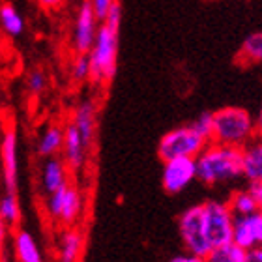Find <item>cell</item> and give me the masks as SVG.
Listing matches in <instances>:
<instances>
[{
    "instance_id": "4dcf8cb0",
    "label": "cell",
    "mask_w": 262,
    "mask_h": 262,
    "mask_svg": "<svg viewBox=\"0 0 262 262\" xmlns=\"http://www.w3.org/2000/svg\"><path fill=\"white\" fill-rule=\"evenodd\" d=\"M246 262H262V247H255L247 251Z\"/></svg>"
},
{
    "instance_id": "6da1fadb",
    "label": "cell",
    "mask_w": 262,
    "mask_h": 262,
    "mask_svg": "<svg viewBox=\"0 0 262 262\" xmlns=\"http://www.w3.org/2000/svg\"><path fill=\"white\" fill-rule=\"evenodd\" d=\"M196 180L206 186H227L242 178V148L210 141L195 158Z\"/></svg>"
},
{
    "instance_id": "5b68a950",
    "label": "cell",
    "mask_w": 262,
    "mask_h": 262,
    "mask_svg": "<svg viewBox=\"0 0 262 262\" xmlns=\"http://www.w3.org/2000/svg\"><path fill=\"white\" fill-rule=\"evenodd\" d=\"M202 219H204L206 238L212 247L225 246L232 242L234 213L227 201L212 199V201L202 202Z\"/></svg>"
},
{
    "instance_id": "ffe728a7",
    "label": "cell",
    "mask_w": 262,
    "mask_h": 262,
    "mask_svg": "<svg viewBox=\"0 0 262 262\" xmlns=\"http://www.w3.org/2000/svg\"><path fill=\"white\" fill-rule=\"evenodd\" d=\"M247 251L236 246L234 242L225 244V246L212 247V251L208 253L204 260L206 262H246Z\"/></svg>"
},
{
    "instance_id": "d6986e66",
    "label": "cell",
    "mask_w": 262,
    "mask_h": 262,
    "mask_svg": "<svg viewBox=\"0 0 262 262\" xmlns=\"http://www.w3.org/2000/svg\"><path fill=\"white\" fill-rule=\"evenodd\" d=\"M0 27L11 38H19L25 32V19L10 2L0 4Z\"/></svg>"
},
{
    "instance_id": "4fadbf2b",
    "label": "cell",
    "mask_w": 262,
    "mask_h": 262,
    "mask_svg": "<svg viewBox=\"0 0 262 262\" xmlns=\"http://www.w3.org/2000/svg\"><path fill=\"white\" fill-rule=\"evenodd\" d=\"M62 150H64V163L68 165V169L81 170L84 161H86L88 150L84 148L81 137H79V131L73 127L71 122L64 127V144H62Z\"/></svg>"
},
{
    "instance_id": "3957f363",
    "label": "cell",
    "mask_w": 262,
    "mask_h": 262,
    "mask_svg": "<svg viewBox=\"0 0 262 262\" xmlns=\"http://www.w3.org/2000/svg\"><path fill=\"white\" fill-rule=\"evenodd\" d=\"M118 32L120 27L99 23L96 39L90 53V81L96 84H107L115 79L118 64Z\"/></svg>"
},
{
    "instance_id": "7402d4cb",
    "label": "cell",
    "mask_w": 262,
    "mask_h": 262,
    "mask_svg": "<svg viewBox=\"0 0 262 262\" xmlns=\"http://www.w3.org/2000/svg\"><path fill=\"white\" fill-rule=\"evenodd\" d=\"M0 217L8 227H13L21 221V206L17 193H4L0 196Z\"/></svg>"
},
{
    "instance_id": "8fae6325",
    "label": "cell",
    "mask_w": 262,
    "mask_h": 262,
    "mask_svg": "<svg viewBox=\"0 0 262 262\" xmlns=\"http://www.w3.org/2000/svg\"><path fill=\"white\" fill-rule=\"evenodd\" d=\"M96 103L92 99H84L81 103L77 105L75 113H73V127L79 131V137H81L82 144L86 150L92 148V142L96 139Z\"/></svg>"
},
{
    "instance_id": "484cf974",
    "label": "cell",
    "mask_w": 262,
    "mask_h": 262,
    "mask_svg": "<svg viewBox=\"0 0 262 262\" xmlns=\"http://www.w3.org/2000/svg\"><path fill=\"white\" fill-rule=\"evenodd\" d=\"M191 124L195 126L196 131H201L202 135L212 141V113H202L201 116H196Z\"/></svg>"
},
{
    "instance_id": "f546056e",
    "label": "cell",
    "mask_w": 262,
    "mask_h": 262,
    "mask_svg": "<svg viewBox=\"0 0 262 262\" xmlns=\"http://www.w3.org/2000/svg\"><path fill=\"white\" fill-rule=\"evenodd\" d=\"M8 232H10V227L2 221V217H0V253L4 251L6 247V240H8Z\"/></svg>"
},
{
    "instance_id": "9c48e42d",
    "label": "cell",
    "mask_w": 262,
    "mask_h": 262,
    "mask_svg": "<svg viewBox=\"0 0 262 262\" xmlns=\"http://www.w3.org/2000/svg\"><path fill=\"white\" fill-rule=\"evenodd\" d=\"M99 21L96 13H94L92 6L88 0H82L79 6L75 17V25H73V49L77 55H88L96 39Z\"/></svg>"
},
{
    "instance_id": "5bb4252c",
    "label": "cell",
    "mask_w": 262,
    "mask_h": 262,
    "mask_svg": "<svg viewBox=\"0 0 262 262\" xmlns=\"http://www.w3.org/2000/svg\"><path fill=\"white\" fill-rule=\"evenodd\" d=\"M70 184L68 176V165L56 156L45 158L43 169H41V189L45 195H51L53 191Z\"/></svg>"
},
{
    "instance_id": "1f68e13d",
    "label": "cell",
    "mask_w": 262,
    "mask_h": 262,
    "mask_svg": "<svg viewBox=\"0 0 262 262\" xmlns=\"http://www.w3.org/2000/svg\"><path fill=\"white\" fill-rule=\"evenodd\" d=\"M38 4L43 8V10H56L62 6V0H38Z\"/></svg>"
},
{
    "instance_id": "30bf717a",
    "label": "cell",
    "mask_w": 262,
    "mask_h": 262,
    "mask_svg": "<svg viewBox=\"0 0 262 262\" xmlns=\"http://www.w3.org/2000/svg\"><path fill=\"white\" fill-rule=\"evenodd\" d=\"M232 242L246 251L262 247V210L247 215H234Z\"/></svg>"
},
{
    "instance_id": "d4e9b609",
    "label": "cell",
    "mask_w": 262,
    "mask_h": 262,
    "mask_svg": "<svg viewBox=\"0 0 262 262\" xmlns=\"http://www.w3.org/2000/svg\"><path fill=\"white\" fill-rule=\"evenodd\" d=\"M47 84H49V79L41 70H32L27 77V88L28 92L34 94V96H39L47 90Z\"/></svg>"
},
{
    "instance_id": "52a82bcc",
    "label": "cell",
    "mask_w": 262,
    "mask_h": 262,
    "mask_svg": "<svg viewBox=\"0 0 262 262\" xmlns=\"http://www.w3.org/2000/svg\"><path fill=\"white\" fill-rule=\"evenodd\" d=\"M196 180L195 158H172L163 161L161 184L170 195H178Z\"/></svg>"
},
{
    "instance_id": "ac0fdd59",
    "label": "cell",
    "mask_w": 262,
    "mask_h": 262,
    "mask_svg": "<svg viewBox=\"0 0 262 262\" xmlns=\"http://www.w3.org/2000/svg\"><path fill=\"white\" fill-rule=\"evenodd\" d=\"M62 144H64V127L49 126L39 135L36 150H38L39 158H51L60 152Z\"/></svg>"
},
{
    "instance_id": "ba28073f",
    "label": "cell",
    "mask_w": 262,
    "mask_h": 262,
    "mask_svg": "<svg viewBox=\"0 0 262 262\" xmlns=\"http://www.w3.org/2000/svg\"><path fill=\"white\" fill-rule=\"evenodd\" d=\"M0 170L6 193L19 189V139L13 129H8L0 141Z\"/></svg>"
},
{
    "instance_id": "7a4b0ae2",
    "label": "cell",
    "mask_w": 262,
    "mask_h": 262,
    "mask_svg": "<svg viewBox=\"0 0 262 262\" xmlns=\"http://www.w3.org/2000/svg\"><path fill=\"white\" fill-rule=\"evenodd\" d=\"M257 137L255 116L242 107H223L212 113V141L227 146L244 148Z\"/></svg>"
},
{
    "instance_id": "4316f807",
    "label": "cell",
    "mask_w": 262,
    "mask_h": 262,
    "mask_svg": "<svg viewBox=\"0 0 262 262\" xmlns=\"http://www.w3.org/2000/svg\"><path fill=\"white\" fill-rule=\"evenodd\" d=\"M88 2L92 6V10H94V13H96V17H98V21L101 23L116 0H88Z\"/></svg>"
},
{
    "instance_id": "9a60e30c",
    "label": "cell",
    "mask_w": 262,
    "mask_h": 262,
    "mask_svg": "<svg viewBox=\"0 0 262 262\" xmlns=\"http://www.w3.org/2000/svg\"><path fill=\"white\" fill-rule=\"evenodd\" d=\"M84 246V234L75 227L66 229L58 238V262H79Z\"/></svg>"
},
{
    "instance_id": "f1b7e54d",
    "label": "cell",
    "mask_w": 262,
    "mask_h": 262,
    "mask_svg": "<svg viewBox=\"0 0 262 262\" xmlns=\"http://www.w3.org/2000/svg\"><path fill=\"white\" fill-rule=\"evenodd\" d=\"M169 262H206V260H204V257H196V255H191V253H180V255L170 258Z\"/></svg>"
},
{
    "instance_id": "8992f818",
    "label": "cell",
    "mask_w": 262,
    "mask_h": 262,
    "mask_svg": "<svg viewBox=\"0 0 262 262\" xmlns=\"http://www.w3.org/2000/svg\"><path fill=\"white\" fill-rule=\"evenodd\" d=\"M178 230L180 240L186 247V253H191L196 257H206L212 251V246L206 238L204 230V219H202V204L189 206L180 213L178 217Z\"/></svg>"
},
{
    "instance_id": "e0dca14e",
    "label": "cell",
    "mask_w": 262,
    "mask_h": 262,
    "mask_svg": "<svg viewBox=\"0 0 262 262\" xmlns=\"http://www.w3.org/2000/svg\"><path fill=\"white\" fill-rule=\"evenodd\" d=\"M13 247L19 262H43L38 242L28 230H17L13 236Z\"/></svg>"
},
{
    "instance_id": "836d02e7",
    "label": "cell",
    "mask_w": 262,
    "mask_h": 262,
    "mask_svg": "<svg viewBox=\"0 0 262 262\" xmlns=\"http://www.w3.org/2000/svg\"><path fill=\"white\" fill-rule=\"evenodd\" d=\"M4 55V43H2V39H0V58Z\"/></svg>"
},
{
    "instance_id": "44dd1931",
    "label": "cell",
    "mask_w": 262,
    "mask_h": 262,
    "mask_svg": "<svg viewBox=\"0 0 262 262\" xmlns=\"http://www.w3.org/2000/svg\"><path fill=\"white\" fill-rule=\"evenodd\" d=\"M238 58L246 64H262V32L249 34L244 39Z\"/></svg>"
},
{
    "instance_id": "cb8c5ba5",
    "label": "cell",
    "mask_w": 262,
    "mask_h": 262,
    "mask_svg": "<svg viewBox=\"0 0 262 262\" xmlns=\"http://www.w3.org/2000/svg\"><path fill=\"white\" fill-rule=\"evenodd\" d=\"M71 79L75 82H84L90 79V60L88 55H77L71 62Z\"/></svg>"
},
{
    "instance_id": "603a6c76",
    "label": "cell",
    "mask_w": 262,
    "mask_h": 262,
    "mask_svg": "<svg viewBox=\"0 0 262 262\" xmlns=\"http://www.w3.org/2000/svg\"><path fill=\"white\" fill-rule=\"evenodd\" d=\"M227 202H229V206L234 215H247V213H253L258 210L257 202L253 201V196L249 195L247 187L246 189H238V191H234Z\"/></svg>"
},
{
    "instance_id": "d6a6232c",
    "label": "cell",
    "mask_w": 262,
    "mask_h": 262,
    "mask_svg": "<svg viewBox=\"0 0 262 262\" xmlns=\"http://www.w3.org/2000/svg\"><path fill=\"white\" fill-rule=\"evenodd\" d=\"M255 127H257V137H262V107L258 111L257 118H255Z\"/></svg>"
},
{
    "instance_id": "83f0119b",
    "label": "cell",
    "mask_w": 262,
    "mask_h": 262,
    "mask_svg": "<svg viewBox=\"0 0 262 262\" xmlns=\"http://www.w3.org/2000/svg\"><path fill=\"white\" fill-rule=\"evenodd\" d=\"M247 191L253 196V201L257 202L258 210H262V182H249Z\"/></svg>"
},
{
    "instance_id": "277c9868",
    "label": "cell",
    "mask_w": 262,
    "mask_h": 262,
    "mask_svg": "<svg viewBox=\"0 0 262 262\" xmlns=\"http://www.w3.org/2000/svg\"><path fill=\"white\" fill-rule=\"evenodd\" d=\"M208 142L210 139L202 135L201 131H196L193 124H186L167 131L161 137L158 154L161 161L172 158H196Z\"/></svg>"
},
{
    "instance_id": "2e32d148",
    "label": "cell",
    "mask_w": 262,
    "mask_h": 262,
    "mask_svg": "<svg viewBox=\"0 0 262 262\" xmlns=\"http://www.w3.org/2000/svg\"><path fill=\"white\" fill-rule=\"evenodd\" d=\"M82 208H84V196H82L81 189H77L75 186H68L64 193V202H62L60 217L58 221L68 227H73L77 223V219L81 217Z\"/></svg>"
},
{
    "instance_id": "7c38bea8",
    "label": "cell",
    "mask_w": 262,
    "mask_h": 262,
    "mask_svg": "<svg viewBox=\"0 0 262 262\" xmlns=\"http://www.w3.org/2000/svg\"><path fill=\"white\" fill-rule=\"evenodd\" d=\"M242 178L262 182V137H253L242 148Z\"/></svg>"
}]
</instances>
